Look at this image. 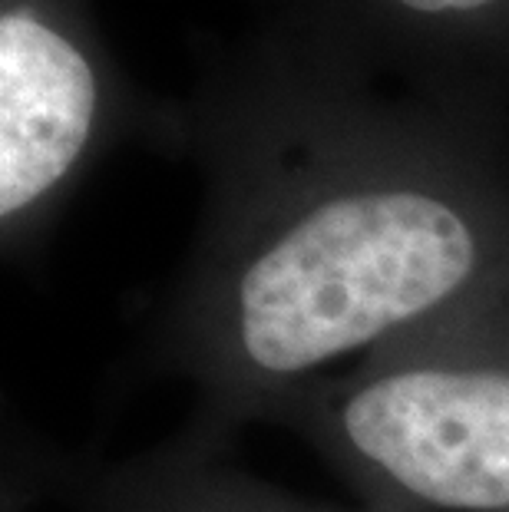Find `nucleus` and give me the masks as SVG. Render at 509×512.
Listing matches in <instances>:
<instances>
[{"label":"nucleus","mask_w":509,"mask_h":512,"mask_svg":"<svg viewBox=\"0 0 509 512\" xmlns=\"http://www.w3.org/2000/svg\"><path fill=\"white\" fill-rule=\"evenodd\" d=\"M176 103L202 209L146 361L202 437L509 281V119L258 34Z\"/></svg>","instance_id":"f257e3e1"},{"label":"nucleus","mask_w":509,"mask_h":512,"mask_svg":"<svg viewBox=\"0 0 509 512\" xmlns=\"http://www.w3.org/2000/svg\"><path fill=\"white\" fill-rule=\"evenodd\" d=\"M268 423L367 512H509V281L301 387Z\"/></svg>","instance_id":"f03ea898"},{"label":"nucleus","mask_w":509,"mask_h":512,"mask_svg":"<svg viewBox=\"0 0 509 512\" xmlns=\"http://www.w3.org/2000/svg\"><path fill=\"white\" fill-rule=\"evenodd\" d=\"M126 139L176 156L179 106L129 80L93 0H0L4 255H37L80 185Z\"/></svg>","instance_id":"7ed1b4c3"},{"label":"nucleus","mask_w":509,"mask_h":512,"mask_svg":"<svg viewBox=\"0 0 509 512\" xmlns=\"http://www.w3.org/2000/svg\"><path fill=\"white\" fill-rule=\"evenodd\" d=\"M252 34L509 119V0H248Z\"/></svg>","instance_id":"20e7f679"},{"label":"nucleus","mask_w":509,"mask_h":512,"mask_svg":"<svg viewBox=\"0 0 509 512\" xmlns=\"http://www.w3.org/2000/svg\"><path fill=\"white\" fill-rule=\"evenodd\" d=\"M60 486L77 512H341L242 470L229 443L192 427L126 460L77 463Z\"/></svg>","instance_id":"39448f33"}]
</instances>
